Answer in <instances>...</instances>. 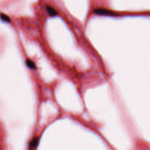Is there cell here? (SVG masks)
<instances>
[{"label":"cell","mask_w":150,"mask_h":150,"mask_svg":"<svg viewBox=\"0 0 150 150\" xmlns=\"http://www.w3.org/2000/svg\"><path fill=\"white\" fill-rule=\"evenodd\" d=\"M26 63L27 66L28 67H29L30 69H35L36 68V65H35V63L30 59H27L26 61Z\"/></svg>","instance_id":"4"},{"label":"cell","mask_w":150,"mask_h":150,"mask_svg":"<svg viewBox=\"0 0 150 150\" xmlns=\"http://www.w3.org/2000/svg\"><path fill=\"white\" fill-rule=\"evenodd\" d=\"M93 12L97 15H104V16H116L117 14L110 9L102 8H95L93 11Z\"/></svg>","instance_id":"1"},{"label":"cell","mask_w":150,"mask_h":150,"mask_svg":"<svg viewBox=\"0 0 150 150\" xmlns=\"http://www.w3.org/2000/svg\"><path fill=\"white\" fill-rule=\"evenodd\" d=\"M0 18L3 21H4L5 22H10V18L8 17V16H7L6 15H5L4 13H1L0 15Z\"/></svg>","instance_id":"5"},{"label":"cell","mask_w":150,"mask_h":150,"mask_svg":"<svg viewBox=\"0 0 150 150\" xmlns=\"http://www.w3.org/2000/svg\"><path fill=\"white\" fill-rule=\"evenodd\" d=\"M38 142H39V138L38 137L34 138L29 143L30 148H35L38 145Z\"/></svg>","instance_id":"3"},{"label":"cell","mask_w":150,"mask_h":150,"mask_svg":"<svg viewBox=\"0 0 150 150\" xmlns=\"http://www.w3.org/2000/svg\"><path fill=\"white\" fill-rule=\"evenodd\" d=\"M46 9L48 15L50 16H55L57 15V11L52 6L49 5H46Z\"/></svg>","instance_id":"2"}]
</instances>
